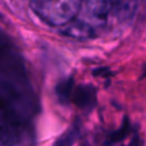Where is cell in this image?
Instances as JSON below:
<instances>
[{"mask_svg": "<svg viewBox=\"0 0 146 146\" xmlns=\"http://www.w3.org/2000/svg\"><path fill=\"white\" fill-rule=\"evenodd\" d=\"M80 136V125L74 122L55 143V146H72Z\"/></svg>", "mask_w": 146, "mask_h": 146, "instance_id": "obj_6", "label": "cell"}, {"mask_svg": "<svg viewBox=\"0 0 146 146\" xmlns=\"http://www.w3.org/2000/svg\"><path fill=\"white\" fill-rule=\"evenodd\" d=\"M144 1H145V2H146V0H144Z\"/></svg>", "mask_w": 146, "mask_h": 146, "instance_id": "obj_9", "label": "cell"}, {"mask_svg": "<svg viewBox=\"0 0 146 146\" xmlns=\"http://www.w3.org/2000/svg\"><path fill=\"white\" fill-rule=\"evenodd\" d=\"M72 91H73V79L72 78L60 81V83L56 88V94L58 98L63 102H67L71 99Z\"/></svg>", "mask_w": 146, "mask_h": 146, "instance_id": "obj_7", "label": "cell"}, {"mask_svg": "<svg viewBox=\"0 0 146 146\" xmlns=\"http://www.w3.org/2000/svg\"><path fill=\"white\" fill-rule=\"evenodd\" d=\"M82 3H84L86 11L89 16V19L84 22L95 30L96 25H99L106 21L113 8V0H82Z\"/></svg>", "mask_w": 146, "mask_h": 146, "instance_id": "obj_2", "label": "cell"}, {"mask_svg": "<svg viewBox=\"0 0 146 146\" xmlns=\"http://www.w3.org/2000/svg\"><path fill=\"white\" fill-rule=\"evenodd\" d=\"M32 10L51 26H65L79 14L82 0H30Z\"/></svg>", "mask_w": 146, "mask_h": 146, "instance_id": "obj_1", "label": "cell"}, {"mask_svg": "<svg viewBox=\"0 0 146 146\" xmlns=\"http://www.w3.org/2000/svg\"><path fill=\"white\" fill-rule=\"evenodd\" d=\"M71 100L82 110H90L96 104V90L92 86H79L72 91Z\"/></svg>", "mask_w": 146, "mask_h": 146, "instance_id": "obj_3", "label": "cell"}, {"mask_svg": "<svg viewBox=\"0 0 146 146\" xmlns=\"http://www.w3.org/2000/svg\"><path fill=\"white\" fill-rule=\"evenodd\" d=\"M128 146H140V140H139V138H138V137H135V138L130 141V144H129Z\"/></svg>", "mask_w": 146, "mask_h": 146, "instance_id": "obj_8", "label": "cell"}, {"mask_svg": "<svg viewBox=\"0 0 146 146\" xmlns=\"http://www.w3.org/2000/svg\"><path fill=\"white\" fill-rule=\"evenodd\" d=\"M63 33L74 39L84 40L94 38L96 35V30L82 19H73L71 23L65 25Z\"/></svg>", "mask_w": 146, "mask_h": 146, "instance_id": "obj_4", "label": "cell"}, {"mask_svg": "<svg viewBox=\"0 0 146 146\" xmlns=\"http://www.w3.org/2000/svg\"><path fill=\"white\" fill-rule=\"evenodd\" d=\"M138 0H113L112 11L121 22L130 21L137 10Z\"/></svg>", "mask_w": 146, "mask_h": 146, "instance_id": "obj_5", "label": "cell"}]
</instances>
